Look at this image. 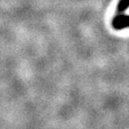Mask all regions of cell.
<instances>
[{"mask_svg":"<svg viewBox=\"0 0 129 129\" xmlns=\"http://www.w3.org/2000/svg\"><path fill=\"white\" fill-rule=\"evenodd\" d=\"M112 26L116 30H122V29L129 27V15L125 14H118L114 17L112 20Z\"/></svg>","mask_w":129,"mask_h":129,"instance_id":"cell-1","label":"cell"},{"mask_svg":"<svg viewBox=\"0 0 129 129\" xmlns=\"http://www.w3.org/2000/svg\"><path fill=\"white\" fill-rule=\"evenodd\" d=\"M129 7V0H120L117 5V13L118 14H122L125 11H126Z\"/></svg>","mask_w":129,"mask_h":129,"instance_id":"cell-2","label":"cell"}]
</instances>
